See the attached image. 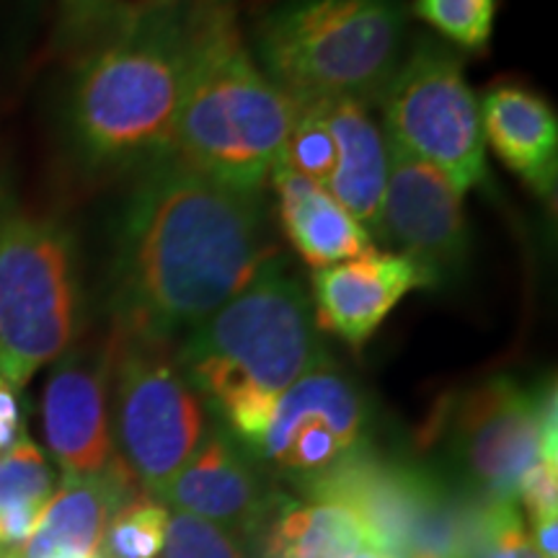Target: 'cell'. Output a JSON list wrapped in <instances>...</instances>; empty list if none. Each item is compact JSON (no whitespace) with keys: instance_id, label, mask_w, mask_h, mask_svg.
<instances>
[{"instance_id":"ac0fdd59","label":"cell","mask_w":558,"mask_h":558,"mask_svg":"<svg viewBox=\"0 0 558 558\" xmlns=\"http://www.w3.org/2000/svg\"><path fill=\"white\" fill-rule=\"evenodd\" d=\"M269 181L279 199L284 235L311 269L357 259L375 248L369 230L316 181L279 166H275Z\"/></svg>"},{"instance_id":"d4e9b609","label":"cell","mask_w":558,"mask_h":558,"mask_svg":"<svg viewBox=\"0 0 558 558\" xmlns=\"http://www.w3.org/2000/svg\"><path fill=\"white\" fill-rule=\"evenodd\" d=\"M158 558H251L246 541L233 530L215 525L194 514L177 512L169 518L163 550Z\"/></svg>"},{"instance_id":"30bf717a","label":"cell","mask_w":558,"mask_h":558,"mask_svg":"<svg viewBox=\"0 0 558 558\" xmlns=\"http://www.w3.org/2000/svg\"><path fill=\"white\" fill-rule=\"evenodd\" d=\"M367 393L329 354L279 396L251 456L300 494L373 445Z\"/></svg>"},{"instance_id":"f1b7e54d","label":"cell","mask_w":558,"mask_h":558,"mask_svg":"<svg viewBox=\"0 0 558 558\" xmlns=\"http://www.w3.org/2000/svg\"><path fill=\"white\" fill-rule=\"evenodd\" d=\"M140 3H145V5H153V9H177V5L215 3V0H140Z\"/></svg>"},{"instance_id":"ba28073f","label":"cell","mask_w":558,"mask_h":558,"mask_svg":"<svg viewBox=\"0 0 558 558\" xmlns=\"http://www.w3.org/2000/svg\"><path fill=\"white\" fill-rule=\"evenodd\" d=\"M378 107L390 143L435 166L463 197L484 184L486 140L478 96L465 81L456 47L437 37H416Z\"/></svg>"},{"instance_id":"f546056e","label":"cell","mask_w":558,"mask_h":558,"mask_svg":"<svg viewBox=\"0 0 558 558\" xmlns=\"http://www.w3.org/2000/svg\"><path fill=\"white\" fill-rule=\"evenodd\" d=\"M349 558H390V556H386V554H380V550H375V548H360L357 554H352Z\"/></svg>"},{"instance_id":"2e32d148","label":"cell","mask_w":558,"mask_h":558,"mask_svg":"<svg viewBox=\"0 0 558 558\" xmlns=\"http://www.w3.org/2000/svg\"><path fill=\"white\" fill-rule=\"evenodd\" d=\"M137 494L135 478L122 460L88 476H62L47 501L32 538L21 548V558H47L52 554H101L111 518L124 501Z\"/></svg>"},{"instance_id":"484cf974","label":"cell","mask_w":558,"mask_h":558,"mask_svg":"<svg viewBox=\"0 0 558 558\" xmlns=\"http://www.w3.org/2000/svg\"><path fill=\"white\" fill-rule=\"evenodd\" d=\"M518 505L525 507L527 520L558 514V463L541 460L520 481Z\"/></svg>"},{"instance_id":"277c9868","label":"cell","mask_w":558,"mask_h":558,"mask_svg":"<svg viewBox=\"0 0 558 558\" xmlns=\"http://www.w3.org/2000/svg\"><path fill=\"white\" fill-rule=\"evenodd\" d=\"M292 107L243 41L230 0L199 3L171 156L230 190L262 194Z\"/></svg>"},{"instance_id":"5bb4252c","label":"cell","mask_w":558,"mask_h":558,"mask_svg":"<svg viewBox=\"0 0 558 558\" xmlns=\"http://www.w3.org/2000/svg\"><path fill=\"white\" fill-rule=\"evenodd\" d=\"M429 275L393 251H367L357 259L313 269L311 303L318 329L362 349L409 292L429 290Z\"/></svg>"},{"instance_id":"5b68a950","label":"cell","mask_w":558,"mask_h":558,"mask_svg":"<svg viewBox=\"0 0 558 558\" xmlns=\"http://www.w3.org/2000/svg\"><path fill=\"white\" fill-rule=\"evenodd\" d=\"M409 47L407 0H279L251 54L292 101L378 107Z\"/></svg>"},{"instance_id":"ffe728a7","label":"cell","mask_w":558,"mask_h":558,"mask_svg":"<svg viewBox=\"0 0 558 558\" xmlns=\"http://www.w3.org/2000/svg\"><path fill=\"white\" fill-rule=\"evenodd\" d=\"M52 494L50 463L24 435L0 456V554H21Z\"/></svg>"},{"instance_id":"4dcf8cb0","label":"cell","mask_w":558,"mask_h":558,"mask_svg":"<svg viewBox=\"0 0 558 558\" xmlns=\"http://www.w3.org/2000/svg\"><path fill=\"white\" fill-rule=\"evenodd\" d=\"M47 558H104L101 554H96V556H78V554H52V556H47Z\"/></svg>"},{"instance_id":"4316f807","label":"cell","mask_w":558,"mask_h":558,"mask_svg":"<svg viewBox=\"0 0 558 558\" xmlns=\"http://www.w3.org/2000/svg\"><path fill=\"white\" fill-rule=\"evenodd\" d=\"M120 9V0H62V19L73 34L99 32Z\"/></svg>"},{"instance_id":"8fae6325","label":"cell","mask_w":558,"mask_h":558,"mask_svg":"<svg viewBox=\"0 0 558 558\" xmlns=\"http://www.w3.org/2000/svg\"><path fill=\"white\" fill-rule=\"evenodd\" d=\"M373 239L414 262L439 288L463 275L471 256L463 194L435 166L388 140V179Z\"/></svg>"},{"instance_id":"3957f363","label":"cell","mask_w":558,"mask_h":558,"mask_svg":"<svg viewBox=\"0 0 558 558\" xmlns=\"http://www.w3.org/2000/svg\"><path fill=\"white\" fill-rule=\"evenodd\" d=\"M326 354L311 295L279 254L177 344L179 365L207 411L248 452L279 396Z\"/></svg>"},{"instance_id":"83f0119b","label":"cell","mask_w":558,"mask_h":558,"mask_svg":"<svg viewBox=\"0 0 558 558\" xmlns=\"http://www.w3.org/2000/svg\"><path fill=\"white\" fill-rule=\"evenodd\" d=\"M533 525V546L543 558H558V514H543L530 520Z\"/></svg>"},{"instance_id":"7c38bea8","label":"cell","mask_w":558,"mask_h":558,"mask_svg":"<svg viewBox=\"0 0 558 558\" xmlns=\"http://www.w3.org/2000/svg\"><path fill=\"white\" fill-rule=\"evenodd\" d=\"M47 448L62 476L99 473L117 460L111 435V337L70 344L41 399Z\"/></svg>"},{"instance_id":"cb8c5ba5","label":"cell","mask_w":558,"mask_h":558,"mask_svg":"<svg viewBox=\"0 0 558 558\" xmlns=\"http://www.w3.org/2000/svg\"><path fill=\"white\" fill-rule=\"evenodd\" d=\"M469 558H543L525 533L518 501L473 499Z\"/></svg>"},{"instance_id":"6da1fadb","label":"cell","mask_w":558,"mask_h":558,"mask_svg":"<svg viewBox=\"0 0 558 558\" xmlns=\"http://www.w3.org/2000/svg\"><path fill=\"white\" fill-rule=\"evenodd\" d=\"M277 251L262 194L169 156L140 171L111 235V331L173 341L222 308Z\"/></svg>"},{"instance_id":"8992f818","label":"cell","mask_w":558,"mask_h":558,"mask_svg":"<svg viewBox=\"0 0 558 558\" xmlns=\"http://www.w3.org/2000/svg\"><path fill=\"white\" fill-rule=\"evenodd\" d=\"M73 233L0 177V380L21 390L81 329Z\"/></svg>"},{"instance_id":"52a82bcc","label":"cell","mask_w":558,"mask_h":558,"mask_svg":"<svg viewBox=\"0 0 558 558\" xmlns=\"http://www.w3.org/2000/svg\"><path fill=\"white\" fill-rule=\"evenodd\" d=\"M111 435L117 458L160 499L209 427V411L177 360L173 341L111 331Z\"/></svg>"},{"instance_id":"1f68e13d","label":"cell","mask_w":558,"mask_h":558,"mask_svg":"<svg viewBox=\"0 0 558 558\" xmlns=\"http://www.w3.org/2000/svg\"><path fill=\"white\" fill-rule=\"evenodd\" d=\"M0 558H21L19 554H0Z\"/></svg>"},{"instance_id":"9c48e42d","label":"cell","mask_w":558,"mask_h":558,"mask_svg":"<svg viewBox=\"0 0 558 558\" xmlns=\"http://www.w3.org/2000/svg\"><path fill=\"white\" fill-rule=\"evenodd\" d=\"M442 445L439 471L458 492L486 501H518L520 481L541 463L533 388L497 375L445 401L429 429Z\"/></svg>"},{"instance_id":"7402d4cb","label":"cell","mask_w":558,"mask_h":558,"mask_svg":"<svg viewBox=\"0 0 558 558\" xmlns=\"http://www.w3.org/2000/svg\"><path fill=\"white\" fill-rule=\"evenodd\" d=\"M292 122L279 150V169L316 181L326 190L333 171V140L318 101H292Z\"/></svg>"},{"instance_id":"d6986e66","label":"cell","mask_w":558,"mask_h":558,"mask_svg":"<svg viewBox=\"0 0 558 558\" xmlns=\"http://www.w3.org/2000/svg\"><path fill=\"white\" fill-rule=\"evenodd\" d=\"M259 535L264 558H349L369 548L362 520L337 501L284 499Z\"/></svg>"},{"instance_id":"9a60e30c","label":"cell","mask_w":558,"mask_h":558,"mask_svg":"<svg viewBox=\"0 0 558 558\" xmlns=\"http://www.w3.org/2000/svg\"><path fill=\"white\" fill-rule=\"evenodd\" d=\"M484 140L514 177L550 199L558 181V120L543 96L499 83L478 99Z\"/></svg>"},{"instance_id":"7a4b0ae2","label":"cell","mask_w":558,"mask_h":558,"mask_svg":"<svg viewBox=\"0 0 558 558\" xmlns=\"http://www.w3.org/2000/svg\"><path fill=\"white\" fill-rule=\"evenodd\" d=\"M197 5L137 0L99 29L68 96V137L88 171H145L173 153Z\"/></svg>"},{"instance_id":"44dd1931","label":"cell","mask_w":558,"mask_h":558,"mask_svg":"<svg viewBox=\"0 0 558 558\" xmlns=\"http://www.w3.org/2000/svg\"><path fill=\"white\" fill-rule=\"evenodd\" d=\"M169 507L148 494H132L111 518L101 543L104 558H158L163 550Z\"/></svg>"},{"instance_id":"4fadbf2b","label":"cell","mask_w":558,"mask_h":558,"mask_svg":"<svg viewBox=\"0 0 558 558\" xmlns=\"http://www.w3.org/2000/svg\"><path fill=\"white\" fill-rule=\"evenodd\" d=\"M288 499L269 486L267 471L218 422H209L205 437L158 501L233 530L243 541L267 525Z\"/></svg>"},{"instance_id":"e0dca14e","label":"cell","mask_w":558,"mask_h":558,"mask_svg":"<svg viewBox=\"0 0 558 558\" xmlns=\"http://www.w3.org/2000/svg\"><path fill=\"white\" fill-rule=\"evenodd\" d=\"M318 104L333 140V171L326 192L373 235L388 179L386 132L365 104L349 99Z\"/></svg>"},{"instance_id":"603a6c76","label":"cell","mask_w":558,"mask_h":558,"mask_svg":"<svg viewBox=\"0 0 558 558\" xmlns=\"http://www.w3.org/2000/svg\"><path fill=\"white\" fill-rule=\"evenodd\" d=\"M499 0H411V13L456 50H486Z\"/></svg>"}]
</instances>
